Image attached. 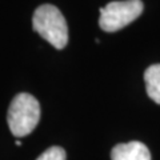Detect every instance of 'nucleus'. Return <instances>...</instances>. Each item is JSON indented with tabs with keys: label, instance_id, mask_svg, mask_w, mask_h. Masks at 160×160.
<instances>
[{
	"label": "nucleus",
	"instance_id": "1",
	"mask_svg": "<svg viewBox=\"0 0 160 160\" xmlns=\"http://www.w3.org/2000/svg\"><path fill=\"white\" fill-rule=\"evenodd\" d=\"M32 28L56 49H63L68 43V26L66 18L52 4L39 6L32 16Z\"/></svg>",
	"mask_w": 160,
	"mask_h": 160
},
{
	"label": "nucleus",
	"instance_id": "2",
	"mask_svg": "<svg viewBox=\"0 0 160 160\" xmlns=\"http://www.w3.org/2000/svg\"><path fill=\"white\" fill-rule=\"evenodd\" d=\"M40 120V104L31 93H18L12 99L7 113L8 127L13 136L24 138L29 135Z\"/></svg>",
	"mask_w": 160,
	"mask_h": 160
},
{
	"label": "nucleus",
	"instance_id": "3",
	"mask_svg": "<svg viewBox=\"0 0 160 160\" xmlns=\"http://www.w3.org/2000/svg\"><path fill=\"white\" fill-rule=\"evenodd\" d=\"M144 4L142 0L111 2L100 8L99 26L106 32H116L127 27L142 15Z\"/></svg>",
	"mask_w": 160,
	"mask_h": 160
},
{
	"label": "nucleus",
	"instance_id": "4",
	"mask_svg": "<svg viewBox=\"0 0 160 160\" xmlns=\"http://www.w3.org/2000/svg\"><path fill=\"white\" fill-rule=\"evenodd\" d=\"M111 160H151V152L140 142L122 143L112 148Z\"/></svg>",
	"mask_w": 160,
	"mask_h": 160
},
{
	"label": "nucleus",
	"instance_id": "5",
	"mask_svg": "<svg viewBox=\"0 0 160 160\" xmlns=\"http://www.w3.org/2000/svg\"><path fill=\"white\" fill-rule=\"evenodd\" d=\"M147 95L156 104H160V64H152L144 72Z\"/></svg>",
	"mask_w": 160,
	"mask_h": 160
},
{
	"label": "nucleus",
	"instance_id": "6",
	"mask_svg": "<svg viewBox=\"0 0 160 160\" xmlns=\"http://www.w3.org/2000/svg\"><path fill=\"white\" fill-rule=\"evenodd\" d=\"M36 160H67V153L62 147L53 146L46 149Z\"/></svg>",
	"mask_w": 160,
	"mask_h": 160
}]
</instances>
